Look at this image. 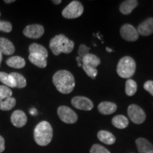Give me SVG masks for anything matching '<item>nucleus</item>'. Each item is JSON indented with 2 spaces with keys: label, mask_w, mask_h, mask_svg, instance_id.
<instances>
[{
  "label": "nucleus",
  "mask_w": 153,
  "mask_h": 153,
  "mask_svg": "<svg viewBox=\"0 0 153 153\" xmlns=\"http://www.w3.org/2000/svg\"><path fill=\"white\" fill-rule=\"evenodd\" d=\"M53 82L57 91L64 94L71 93L75 87L74 76L68 70H59L53 76Z\"/></svg>",
  "instance_id": "1"
},
{
  "label": "nucleus",
  "mask_w": 153,
  "mask_h": 153,
  "mask_svg": "<svg viewBox=\"0 0 153 153\" xmlns=\"http://www.w3.org/2000/svg\"><path fill=\"white\" fill-rule=\"evenodd\" d=\"M49 46L53 54L59 55L62 53L66 54L71 53L74 49V43L63 34H59L51 40Z\"/></svg>",
  "instance_id": "2"
},
{
  "label": "nucleus",
  "mask_w": 153,
  "mask_h": 153,
  "mask_svg": "<svg viewBox=\"0 0 153 153\" xmlns=\"http://www.w3.org/2000/svg\"><path fill=\"white\" fill-rule=\"evenodd\" d=\"M53 135V128L48 122H40L34 129V140L40 146H46L51 142Z\"/></svg>",
  "instance_id": "3"
},
{
  "label": "nucleus",
  "mask_w": 153,
  "mask_h": 153,
  "mask_svg": "<svg viewBox=\"0 0 153 153\" xmlns=\"http://www.w3.org/2000/svg\"><path fill=\"white\" fill-rule=\"evenodd\" d=\"M136 70L135 61L130 56L122 57L117 65V73L120 77L129 79L135 73Z\"/></svg>",
  "instance_id": "4"
},
{
  "label": "nucleus",
  "mask_w": 153,
  "mask_h": 153,
  "mask_svg": "<svg viewBox=\"0 0 153 153\" xmlns=\"http://www.w3.org/2000/svg\"><path fill=\"white\" fill-rule=\"evenodd\" d=\"M84 12V7L79 1H72L62 10V15L65 19H76L81 16Z\"/></svg>",
  "instance_id": "5"
},
{
  "label": "nucleus",
  "mask_w": 153,
  "mask_h": 153,
  "mask_svg": "<svg viewBox=\"0 0 153 153\" xmlns=\"http://www.w3.org/2000/svg\"><path fill=\"white\" fill-rule=\"evenodd\" d=\"M128 114L131 121L135 124L143 123L146 119V115L143 108L135 104H131L128 106Z\"/></svg>",
  "instance_id": "6"
},
{
  "label": "nucleus",
  "mask_w": 153,
  "mask_h": 153,
  "mask_svg": "<svg viewBox=\"0 0 153 153\" xmlns=\"http://www.w3.org/2000/svg\"><path fill=\"white\" fill-rule=\"evenodd\" d=\"M57 114L60 120L65 123H74L78 119V116L76 113L70 107L66 106H60L58 107Z\"/></svg>",
  "instance_id": "7"
},
{
  "label": "nucleus",
  "mask_w": 153,
  "mask_h": 153,
  "mask_svg": "<svg viewBox=\"0 0 153 153\" xmlns=\"http://www.w3.org/2000/svg\"><path fill=\"white\" fill-rule=\"evenodd\" d=\"M120 34L127 41H135L138 39L139 34L136 28L131 24H124L120 30Z\"/></svg>",
  "instance_id": "8"
},
{
  "label": "nucleus",
  "mask_w": 153,
  "mask_h": 153,
  "mask_svg": "<svg viewBox=\"0 0 153 153\" xmlns=\"http://www.w3.org/2000/svg\"><path fill=\"white\" fill-rule=\"evenodd\" d=\"M72 106L79 110L90 111L93 108L94 104L90 99L85 97H74L71 101Z\"/></svg>",
  "instance_id": "9"
},
{
  "label": "nucleus",
  "mask_w": 153,
  "mask_h": 153,
  "mask_svg": "<svg viewBox=\"0 0 153 153\" xmlns=\"http://www.w3.org/2000/svg\"><path fill=\"white\" fill-rule=\"evenodd\" d=\"M44 28L43 26L39 24H31L28 25L24 28V36L27 38H33V39H38L41 38L44 34Z\"/></svg>",
  "instance_id": "10"
},
{
  "label": "nucleus",
  "mask_w": 153,
  "mask_h": 153,
  "mask_svg": "<svg viewBox=\"0 0 153 153\" xmlns=\"http://www.w3.org/2000/svg\"><path fill=\"white\" fill-rule=\"evenodd\" d=\"M11 122L15 127L22 128L26 124L27 116L22 110H16L11 116Z\"/></svg>",
  "instance_id": "11"
},
{
  "label": "nucleus",
  "mask_w": 153,
  "mask_h": 153,
  "mask_svg": "<svg viewBox=\"0 0 153 153\" xmlns=\"http://www.w3.org/2000/svg\"><path fill=\"white\" fill-rule=\"evenodd\" d=\"M137 33L143 36H148L153 33V18L147 19L137 27Z\"/></svg>",
  "instance_id": "12"
},
{
  "label": "nucleus",
  "mask_w": 153,
  "mask_h": 153,
  "mask_svg": "<svg viewBox=\"0 0 153 153\" xmlns=\"http://www.w3.org/2000/svg\"><path fill=\"white\" fill-rule=\"evenodd\" d=\"M135 143L139 153H150L153 151V145L145 138H137Z\"/></svg>",
  "instance_id": "13"
},
{
  "label": "nucleus",
  "mask_w": 153,
  "mask_h": 153,
  "mask_svg": "<svg viewBox=\"0 0 153 153\" xmlns=\"http://www.w3.org/2000/svg\"><path fill=\"white\" fill-rule=\"evenodd\" d=\"M82 67L97 68L101 63V60L97 55L89 53L82 58Z\"/></svg>",
  "instance_id": "14"
},
{
  "label": "nucleus",
  "mask_w": 153,
  "mask_h": 153,
  "mask_svg": "<svg viewBox=\"0 0 153 153\" xmlns=\"http://www.w3.org/2000/svg\"><path fill=\"white\" fill-rule=\"evenodd\" d=\"M0 51L2 54L11 55L15 52V47L9 40L4 38H0Z\"/></svg>",
  "instance_id": "15"
},
{
  "label": "nucleus",
  "mask_w": 153,
  "mask_h": 153,
  "mask_svg": "<svg viewBox=\"0 0 153 153\" xmlns=\"http://www.w3.org/2000/svg\"><path fill=\"white\" fill-rule=\"evenodd\" d=\"M117 109L116 105L110 101H103L98 106V110L101 114L104 115H110L114 114Z\"/></svg>",
  "instance_id": "16"
},
{
  "label": "nucleus",
  "mask_w": 153,
  "mask_h": 153,
  "mask_svg": "<svg viewBox=\"0 0 153 153\" xmlns=\"http://www.w3.org/2000/svg\"><path fill=\"white\" fill-rule=\"evenodd\" d=\"M137 4H138V2H137L136 0H127V1H124L120 4L119 10L123 14H129L134 10V9L137 7Z\"/></svg>",
  "instance_id": "17"
},
{
  "label": "nucleus",
  "mask_w": 153,
  "mask_h": 153,
  "mask_svg": "<svg viewBox=\"0 0 153 153\" xmlns=\"http://www.w3.org/2000/svg\"><path fill=\"white\" fill-rule=\"evenodd\" d=\"M97 137L101 142L106 145H113L116 142V137L111 133L106 131H100L97 133Z\"/></svg>",
  "instance_id": "18"
},
{
  "label": "nucleus",
  "mask_w": 153,
  "mask_h": 153,
  "mask_svg": "<svg viewBox=\"0 0 153 153\" xmlns=\"http://www.w3.org/2000/svg\"><path fill=\"white\" fill-rule=\"evenodd\" d=\"M7 65L11 68L16 69H22L26 65V61L20 56H12L7 59Z\"/></svg>",
  "instance_id": "19"
},
{
  "label": "nucleus",
  "mask_w": 153,
  "mask_h": 153,
  "mask_svg": "<svg viewBox=\"0 0 153 153\" xmlns=\"http://www.w3.org/2000/svg\"><path fill=\"white\" fill-rule=\"evenodd\" d=\"M128 119L123 115H118L112 119V124L114 127L119 129H124L128 126Z\"/></svg>",
  "instance_id": "20"
},
{
  "label": "nucleus",
  "mask_w": 153,
  "mask_h": 153,
  "mask_svg": "<svg viewBox=\"0 0 153 153\" xmlns=\"http://www.w3.org/2000/svg\"><path fill=\"white\" fill-rule=\"evenodd\" d=\"M28 60L34 65L40 68H45L47 66L46 58L41 56V55L36 54H29Z\"/></svg>",
  "instance_id": "21"
},
{
  "label": "nucleus",
  "mask_w": 153,
  "mask_h": 153,
  "mask_svg": "<svg viewBox=\"0 0 153 153\" xmlns=\"http://www.w3.org/2000/svg\"><path fill=\"white\" fill-rule=\"evenodd\" d=\"M29 51L30 54H36L41 55L47 59L48 56V51L45 47H43V45H39L37 43H33L29 46Z\"/></svg>",
  "instance_id": "22"
},
{
  "label": "nucleus",
  "mask_w": 153,
  "mask_h": 153,
  "mask_svg": "<svg viewBox=\"0 0 153 153\" xmlns=\"http://www.w3.org/2000/svg\"><path fill=\"white\" fill-rule=\"evenodd\" d=\"M0 82H2L4 85H5V86L9 88H16L15 80L10 74L0 72Z\"/></svg>",
  "instance_id": "23"
},
{
  "label": "nucleus",
  "mask_w": 153,
  "mask_h": 153,
  "mask_svg": "<svg viewBox=\"0 0 153 153\" xmlns=\"http://www.w3.org/2000/svg\"><path fill=\"white\" fill-rule=\"evenodd\" d=\"M16 99L14 97H10L3 101H0V110L9 111L12 109L16 105Z\"/></svg>",
  "instance_id": "24"
},
{
  "label": "nucleus",
  "mask_w": 153,
  "mask_h": 153,
  "mask_svg": "<svg viewBox=\"0 0 153 153\" xmlns=\"http://www.w3.org/2000/svg\"><path fill=\"white\" fill-rule=\"evenodd\" d=\"M137 89V83L132 79H128L126 82V94L129 97H132L136 93Z\"/></svg>",
  "instance_id": "25"
},
{
  "label": "nucleus",
  "mask_w": 153,
  "mask_h": 153,
  "mask_svg": "<svg viewBox=\"0 0 153 153\" xmlns=\"http://www.w3.org/2000/svg\"><path fill=\"white\" fill-rule=\"evenodd\" d=\"M14 77L16 83V88H24L26 86V80L22 74L18 73V72H11L10 74Z\"/></svg>",
  "instance_id": "26"
},
{
  "label": "nucleus",
  "mask_w": 153,
  "mask_h": 153,
  "mask_svg": "<svg viewBox=\"0 0 153 153\" xmlns=\"http://www.w3.org/2000/svg\"><path fill=\"white\" fill-rule=\"evenodd\" d=\"M12 91L10 88L5 85H0V101L12 97Z\"/></svg>",
  "instance_id": "27"
},
{
  "label": "nucleus",
  "mask_w": 153,
  "mask_h": 153,
  "mask_svg": "<svg viewBox=\"0 0 153 153\" xmlns=\"http://www.w3.org/2000/svg\"><path fill=\"white\" fill-rule=\"evenodd\" d=\"M90 153H110V152L102 145L95 144L91 148Z\"/></svg>",
  "instance_id": "28"
},
{
  "label": "nucleus",
  "mask_w": 153,
  "mask_h": 153,
  "mask_svg": "<svg viewBox=\"0 0 153 153\" xmlns=\"http://www.w3.org/2000/svg\"><path fill=\"white\" fill-rule=\"evenodd\" d=\"M12 30V25L10 22L5 21H0V31L9 33Z\"/></svg>",
  "instance_id": "29"
},
{
  "label": "nucleus",
  "mask_w": 153,
  "mask_h": 153,
  "mask_svg": "<svg viewBox=\"0 0 153 153\" xmlns=\"http://www.w3.org/2000/svg\"><path fill=\"white\" fill-rule=\"evenodd\" d=\"M89 51H90L89 48L87 47V45H84V44H82L81 45H79V49H78V56L82 60L84 57L89 54Z\"/></svg>",
  "instance_id": "30"
},
{
  "label": "nucleus",
  "mask_w": 153,
  "mask_h": 153,
  "mask_svg": "<svg viewBox=\"0 0 153 153\" xmlns=\"http://www.w3.org/2000/svg\"><path fill=\"white\" fill-rule=\"evenodd\" d=\"M84 71L86 72V74H87L88 76H90L92 79H94V78L97 76V74H98V71H97V68H87V67H82Z\"/></svg>",
  "instance_id": "31"
},
{
  "label": "nucleus",
  "mask_w": 153,
  "mask_h": 153,
  "mask_svg": "<svg viewBox=\"0 0 153 153\" xmlns=\"http://www.w3.org/2000/svg\"><path fill=\"white\" fill-rule=\"evenodd\" d=\"M144 89L148 91L151 95L153 96V81L148 80L144 84Z\"/></svg>",
  "instance_id": "32"
},
{
  "label": "nucleus",
  "mask_w": 153,
  "mask_h": 153,
  "mask_svg": "<svg viewBox=\"0 0 153 153\" xmlns=\"http://www.w3.org/2000/svg\"><path fill=\"white\" fill-rule=\"evenodd\" d=\"M5 150V140L2 136L0 135V153L3 152Z\"/></svg>",
  "instance_id": "33"
},
{
  "label": "nucleus",
  "mask_w": 153,
  "mask_h": 153,
  "mask_svg": "<svg viewBox=\"0 0 153 153\" xmlns=\"http://www.w3.org/2000/svg\"><path fill=\"white\" fill-rule=\"evenodd\" d=\"M76 61H77V62H78V66H79V67L82 66V59L80 58L79 56L76 57Z\"/></svg>",
  "instance_id": "34"
},
{
  "label": "nucleus",
  "mask_w": 153,
  "mask_h": 153,
  "mask_svg": "<svg viewBox=\"0 0 153 153\" xmlns=\"http://www.w3.org/2000/svg\"><path fill=\"white\" fill-rule=\"evenodd\" d=\"M61 2H62V1H61V0H59V1H55V0H53V3H54L55 4H60Z\"/></svg>",
  "instance_id": "35"
},
{
  "label": "nucleus",
  "mask_w": 153,
  "mask_h": 153,
  "mask_svg": "<svg viewBox=\"0 0 153 153\" xmlns=\"http://www.w3.org/2000/svg\"><path fill=\"white\" fill-rule=\"evenodd\" d=\"M30 114H31L32 115H35L36 114V110L34 109V108L31 109V110H30Z\"/></svg>",
  "instance_id": "36"
},
{
  "label": "nucleus",
  "mask_w": 153,
  "mask_h": 153,
  "mask_svg": "<svg viewBox=\"0 0 153 153\" xmlns=\"http://www.w3.org/2000/svg\"><path fill=\"white\" fill-rule=\"evenodd\" d=\"M14 0H9V1H7V0H5L4 2L5 3H7V4H9V3H12V2H14Z\"/></svg>",
  "instance_id": "37"
},
{
  "label": "nucleus",
  "mask_w": 153,
  "mask_h": 153,
  "mask_svg": "<svg viewBox=\"0 0 153 153\" xmlns=\"http://www.w3.org/2000/svg\"><path fill=\"white\" fill-rule=\"evenodd\" d=\"M1 60H2V53H1V51H0V66H1Z\"/></svg>",
  "instance_id": "38"
},
{
  "label": "nucleus",
  "mask_w": 153,
  "mask_h": 153,
  "mask_svg": "<svg viewBox=\"0 0 153 153\" xmlns=\"http://www.w3.org/2000/svg\"><path fill=\"white\" fill-rule=\"evenodd\" d=\"M106 51H108V52H112V50L111 49H110L109 48H106Z\"/></svg>",
  "instance_id": "39"
},
{
  "label": "nucleus",
  "mask_w": 153,
  "mask_h": 153,
  "mask_svg": "<svg viewBox=\"0 0 153 153\" xmlns=\"http://www.w3.org/2000/svg\"><path fill=\"white\" fill-rule=\"evenodd\" d=\"M150 153H153V151H152V152H150Z\"/></svg>",
  "instance_id": "40"
},
{
  "label": "nucleus",
  "mask_w": 153,
  "mask_h": 153,
  "mask_svg": "<svg viewBox=\"0 0 153 153\" xmlns=\"http://www.w3.org/2000/svg\"><path fill=\"white\" fill-rule=\"evenodd\" d=\"M0 16H1V13H0Z\"/></svg>",
  "instance_id": "41"
}]
</instances>
